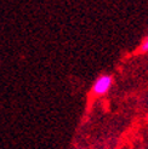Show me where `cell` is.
Instances as JSON below:
<instances>
[{"label": "cell", "instance_id": "obj_2", "mask_svg": "<svg viewBox=\"0 0 148 149\" xmlns=\"http://www.w3.org/2000/svg\"><path fill=\"white\" fill-rule=\"evenodd\" d=\"M141 51L142 52H148V35L143 39V41L141 44Z\"/></svg>", "mask_w": 148, "mask_h": 149}, {"label": "cell", "instance_id": "obj_1", "mask_svg": "<svg viewBox=\"0 0 148 149\" xmlns=\"http://www.w3.org/2000/svg\"><path fill=\"white\" fill-rule=\"evenodd\" d=\"M113 84V78L108 75V74H102L97 79L95 80L92 85V93L95 96H103L106 95Z\"/></svg>", "mask_w": 148, "mask_h": 149}]
</instances>
